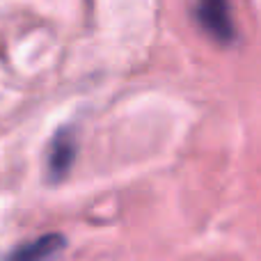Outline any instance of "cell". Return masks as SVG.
<instances>
[{"label": "cell", "mask_w": 261, "mask_h": 261, "mask_svg": "<svg viewBox=\"0 0 261 261\" xmlns=\"http://www.w3.org/2000/svg\"><path fill=\"white\" fill-rule=\"evenodd\" d=\"M64 236L60 234H44L35 241L21 243L7 254L5 261H53L62 252Z\"/></svg>", "instance_id": "3"}, {"label": "cell", "mask_w": 261, "mask_h": 261, "mask_svg": "<svg viewBox=\"0 0 261 261\" xmlns=\"http://www.w3.org/2000/svg\"><path fill=\"white\" fill-rule=\"evenodd\" d=\"M193 18L216 44H234L236 21L229 0H195Z\"/></svg>", "instance_id": "1"}, {"label": "cell", "mask_w": 261, "mask_h": 261, "mask_svg": "<svg viewBox=\"0 0 261 261\" xmlns=\"http://www.w3.org/2000/svg\"><path fill=\"white\" fill-rule=\"evenodd\" d=\"M78 153L76 130L71 126H62L53 135L46 151V176L48 181H62L69 174Z\"/></svg>", "instance_id": "2"}]
</instances>
